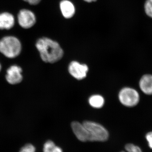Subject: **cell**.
<instances>
[{
	"label": "cell",
	"mask_w": 152,
	"mask_h": 152,
	"mask_svg": "<svg viewBox=\"0 0 152 152\" xmlns=\"http://www.w3.org/2000/svg\"><path fill=\"white\" fill-rule=\"evenodd\" d=\"M36 47L41 59L45 63L57 62L64 56V51L58 43L49 38L43 37L38 39Z\"/></svg>",
	"instance_id": "cell-1"
},
{
	"label": "cell",
	"mask_w": 152,
	"mask_h": 152,
	"mask_svg": "<svg viewBox=\"0 0 152 152\" xmlns=\"http://www.w3.org/2000/svg\"><path fill=\"white\" fill-rule=\"evenodd\" d=\"M22 48L20 41L15 36H5L0 39V53L7 58H16L20 54Z\"/></svg>",
	"instance_id": "cell-2"
},
{
	"label": "cell",
	"mask_w": 152,
	"mask_h": 152,
	"mask_svg": "<svg viewBox=\"0 0 152 152\" xmlns=\"http://www.w3.org/2000/svg\"><path fill=\"white\" fill-rule=\"evenodd\" d=\"M90 135V141L104 142L109 138V132L102 125L91 121H85L83 123Z\"/></svg>",
	"instance_id": "cell-3"
},
{
	"label": "cell",
	"mask_w": 152,
	"mask_h": 152,
	"mask_svg": "<svg viewBox=\"0 0 152 152\" xmlns=\"http://www.w3.org/2000/svg\"><path fill=\"white\" fill-rule=\"evenodd\" d=\"M119 100L123 105L128 107H135L140 101V94L135 89L125 87L120 91Z\"/></svg>",
	"instance_id": "cell-4"
},
{
	"label": "cell",
	"mask_w": 152,
	"mask_h": 152,
	"mask_svg": "<svg viewBox=\"0 0 152 152\" xmlns=\"http://www.w3.org/2000/svg\"><path fill=\"white\" fill-rule=\"evenodd\" d=\"M18 23L24 29H29L34 26L37 22V18L34 12L27 9L20 10L17 15Z\"/></svg>",
	"instance_id": "cell-5"
},
{
	"label": "cell",
	"mask_w": 152,
	"mask_h": 152,
	"mask_svg": "<svg viewBox=\"0 0 152 152\" xmlns=\"http://www.w3.org/2000/svg\"><path fill=\"white\" fill-rule=\"evenodd\" d=\"M69 73L75 78L78 80H82L86 77L88 71V67L85 64H82L73 61L71 62L68 67Z\"/></svg>",
	"instance_id": "cell-6"
},
{
	"label": "cell",
	"mask_w": 152,
	"mask_h": 152,
	"mask_svg": "<svg viewBox=\"0 0 152 152\" xmlns=\"http://www.w3.org/2000/svg\"><path fill=\"white\" fill-rule=\"evenodd\" d=\"M22 69L20 67L17 65L11 66L7 71L6 79L11 85H17L23 80Z\"/></svg>",
	"instance_id": "cell-7"
},
{
	"label": "cell",
	"mask_w": 152,
	"mask_h": 152,
	"mask_svg": "<svg viewBox=\"0 0 152 152\" xmlns=\"http://www.w3.org/2000/svg\"><path fill=\"white\" fill-rule=\"evenodd\" d=\"M71 127L78 140L83 142L90 141L89 134L83 124L74 121L71 124Z\"/></svg>",
	"instance_id": "cell-8"
},
{
	"label": "cell",
	"mask_w": 152,
	"mask_h": 152,
	"mask_svg": "<svg viewBox=\"0 0 152 152\" xmlns=\"http://www.w3.org/2000/svg\"><path fill=\"white\" fill-rule=\"evenodd\" d=\"M15 23V19L13 14L8 12L0 13V30H10Z\"/></svg>",
	"instance_id": "cell-9"
},
{
	"label": "cell",
	"mask_w": 152,
	"mask_h": 152,
	"mask_svg": "<svg viewBox=\"0 0 152 152\" xmlns=\"http://www.w3.org/2000/svg\"><path fill=\"white\" fill-rule=\"evenodd\" d=\"M60 8L64 18H72L75 13V8L72 3L69 0H63L60 2Z\"/></svg>",
	"instance_id": "cell-10"
},
{
	"label": "cell",
	"mask_w": 152,
	"mask_h": 152,
	"mask_svg": "<svg viewBox=\"0 0 152 152\" xmlns=\"http://www.w3.org/2000/svg\"><path fill=\"white\" fill-rule=\"evenodd\" d=\"M139 87L145 94L152 95V75H144L139 82Z\"/></svg>",
	"instance_id": "cell-11"
},
{
	"label": "cell",
	"mask_w": 152,
	"mask_h": 152,
	"mask_svg": "<svg viewBox=\"0 0 152 152\" xmlns=\"http://www.w3.org/2000/svg\"><path fill=\"white\" fill-rule=\"evenodd\" d=\"M88 102L90 105L95 108H101L104 104V98L99 95H93L90 97Z\"/></svg>",
	"instance_id": "cell-12"
},
{
	"label": "cell",
	"mask_w": 152,
	"mask_h": 152,
	"mask_svg": "<svg viewBox=\"0 0 152 152\" xmlns=\"http://www.w3.org/2000/svg\"><path fill=\"white\" fill-rule=\"evenodd\" d=\"M144 8L147 15L152 18V0H146L145 2Z\"/></svg>",
	"instance_id": "cell-13"
},
{
	"label": "cell",
	"mask_w": 152,
	"mask_h": 152,
	"mask_svg": "<svg viewBox=\"0 0 152 152\" xmlns=\"http://www.w3.org/2000/svg\"><path fill=\"white\" fill-rule=\"evenodd\" d=\"M56 146L53 142L51 140L48 141L44 145L43 152H53Z\"/></svg>",
	"instance_id": "cell-14"
},
{
	"label": "cell",
	"mask_w": 152,
	"mask_h": 152,
	"mask_svg": "<svg viewBox=\"0 0 152 152\" xmlns=\"http://www.w3.org/2000/svg\"><path fill=\"white\" fill-rule=\"evenodd\" d=\"M125 149L127 152H142V150L138 146L132 144H128L126 145Z\"/></svg>",
	"instance_id": "cell-15"
},
{
	"label": "cell",
	"mask_w": 152,
	"mask_h": 152,
	"mask_svg": "<svg viewBox=\"0 0 152 152\" xmlns=\"http://www.w3.org/2000/svg\"><path fill=\"white\" fill-rule=\"evenodd\" d=\"M21 152H36V148L31 144H27L21 149Z\"/></svg>",
	"instance_id": "cell-16"
},
{
	"label": "cell",
	"mask_w": 152,
	"mask_h": 152,
	"mask_svg": "<svg viewBox=\"0 0 152 152\" xmlns=\"http://www.w3.org/2000/svg\"><path fill=\"white\" fill-rule=\"evenodd\" d=\"M146 138L148 143L149 146L152 149V132H150L147 134Z\"/></svg>",
	"instance_id": "cell-17"
},
{
	"label": "cell",
	"mask_w": 152,
	"mask_h": 152,
	"mask_svg": "<svg viewBox=\"0 0 152 152\" xmlns=\"http://www.w3.org/2000/svg\"><path fill=\"white\" fill-rule=\"evenodd\" d=\"M22 1L28 3L31 5L35 6L39 4L41 0H22Z\"/></svg>",
	"instance_id": "cell-18"
},
{
	"label": "cell",
	"mask_w": 152,
	"mask_h": 152,
	"mask_svg": "<svg viewBox=\"0 0 152 152\" xmlns=\"http://www.w3.org/2000/svg\"><path fill=\"white\" fill-rule=\"evenodd\" d=\"M53 152H63L62 150L59 147L55 146Z\"/></svg>",
	"instance_id": "cell-19"
},
{
	"label": "cell",
	"mask_w": 152,
	"mask_h": 152,
	"mask_svg": "<svg viewBox=\"0 0 152 152\" xmlns=\"http://www.w3.org/2000/svg\"><path fill=\"white\" fill-rule=\"evenodd\" d=\"M85 1L87 2L88 3L93 2L96 1V0H84Z\"/></svg>",
	"instance_id": "cell-20"
},
{
	"label": "cell",
	"mask_w": 152,
	"mask_h": 152,
	"mask_svg": "<svg viewBox=\"0 0 152 152\" xmlns=\"http://www.w3.org/2000/svg\"><path fill=\"white\" fill-rule=\"evenodd\" d=\"M1 64H0V72H1Z\"/></svg>",
	"instance_id": "cell-21"
},
{
	"label": "cell",
	"mask_w": 152,
	"mask_h": 152,
	"mask_svg": "<svg viewBox=\"0 0 152 152\" xmlns=\"http://www.w3.org/2000/svg\"><path fill=\"white\" fill-rule=\"evenodd\" d=\"M125 152L124 151H122V152Z\"/></svg>",
	"instance_id": "cell-22"
},
{
	"label": "cell",
	"mask_w": 152,
	"mask_h": 152,
	"mask_svg": "<svg viewBox=\"0 0 152 152\" xmlns=\"http://www.w3.org/2000/svg\"><path fill=\"white\" fill-rule=\"evenodd\" d=\"M21 152L20 151V152Z\"/></svg>",
	"instance_id": "cell-23"
}]
</instances>
